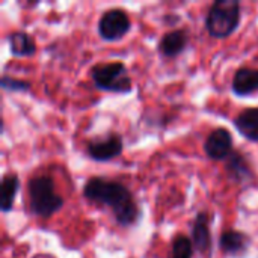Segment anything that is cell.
<instances>
[{"label": "cell", "instance_id": "cell-11", "mask_svg": "<svg viewBox=\"0 0 258 258\" xmlns=\"http://www.w3.org/2000/svg\"><path fill=\"white\" fill-rule=\"evenodd\" d=\"M251 245L249 237L245 233L236 231V230H228L222 233L219 246L221 249L228 254V255H243Z\"/></svg>", "mask_w": 258, "mask_h": 258}, {"label": "cell", "instance_id": "cell-5", "mask_svg": "<svg viewBox=\"0 0 258 258\" xmlns=\"http://www.w3.org/2000/svg\"><path fill=\"white\" fill-rule=\"evenodd\" d=\"M132 29V21L124 9L113 8L106 11L98 21V35L104 41H118Z\"/></svg>", "mask_w": 258, "mask_h": 258}, {"label": "cell", "instance_id": "cell-10", "mask_svg": "<svg viewBox=\"0 0 258 258\" xmlns=\"http://www.w3.org/2000/svg\"><path fill=\"white\" fill-rule=\"evenodd\" d=\"M189 44V36L184 29H175L168 32L159 42V51L166 57H177Z\"/></svg>", "mask_w": 258, "mask_h": 258}, {"label": "cell", "instance_id": "cell-9", "mask_svg": "<svg viewBox=\"0 0 258 258\" xmlns=\"http://www.w3.org/2000/svg\"><path fill=\"white\" fill-rule=\"evenodd\" d=\"M231 88L239 97H248L258 92V68H239L233 77Z\"/></svg>", "mask_w": 258, "mask_h": 258}, {"label": "cell", "instance_id": "cell-4", "mask_svg": "<svg viewBox=\"0 0 258 258\" xmlns=\"http://www.w3.org/2000/svg\"><path fill=\"white\" fill-rule=\"evenodd\" d=\"M91 77L94 85L101 91L127 94L133 89L132 77L122 62L98 63L92 68Z\"/></svg>", "mask_w": 258, "mask_h": 258}, {"label": "cell", "instance_id": "cell-14", "mask_svg": "<svg viewBox=\"0 0 258 258\" xmlns=\"http://www.w3.org/2000/svg\"><path fill=\"white\" fill-rule=\"evenodd\" d=\"M20 189V180L15 174H8L2 180V201H0V209L2 212H9L14 207L15 197Z\"/></svg>", "mask_w": 258, "mask_h": 258}, {"label": "cell", "instance_id": "cell-6", "mask_svg": "<svg viewBox=\"0 0 258 258\" xmlns=\"http://www.w3.org/2000/svg\"><path fill=\"white\" fill-rule=\"evenodd\" d=\"M124 150L122 138L116 133H110L103 139H94L88 144L86 151L91 159L97 162H109L118 157Z\"/></svg>", "mask_w": 258, "mask_h": 258}, {"label": "cell", "instance_id": "cell-12", "mask_svg": "<svg viewBox=\"0 0 258 258\" xmlns=\"http://www.w3.org/2000/svg\"><path fill=\"white\" fill-rule=\"evenodd\" d=\"M234 125L246 139L258 142V107H248L242 110L236 116Z\"/></svg>", "mask_w": 258, "mask_h": 258}, {"label": "cell", "instance_id": "cell-1", "mask_svg": "<svg viewBox=\"0 0 258 258\" xmlns=\"http://www.w3.org/2000/svg\"><path fill=\"white\" fill-rule=\"evenodd\" d=\"M83 197L94 204L109 207L121 227H130L141 218V209L132 192L119 181L92 177L83 186Z\"/></svg>", "mask_w": 258, "mask_h": 258}, {"label": "cell", "instance_id": "cell-17", "mask_svg": "<svg viewBox=\"0 0 258 258\" xmlns=\"http://www.w3.org/2000/svg\"><path fill=\"white\" fill-rule=\"evenodd\" d=\"M2 86H3L5 89H9V91H27V89H29V83H27V82L17 80V79L8 77V76H3V79H2Z\"/></svg>", "mask_w": 258, "mask_h": 258}, {"label": "cell", "instance_id": "cell-13", "mask_svg": "<svg viewBox=\"0 0 258 258\" xmlns=\"http://www.w3.org/2000/svg\"><path fill=\"white\" fill-rule=\"evenodd\" d=\"M9 50L17 57H30L36 53V44L33 38L26 32H12L8 35Z\"/></svg>", "mask_w": 258, "mask_h": 258}, {"label": "cell", "instance_id": "cell-7", "mask_svg": "<svg viewBox=\"0 0 258 258\" xmlns=\"http://www.w3.org/2000/svg\"><path fill=\"white\" fill-rule=\"evenodd\" d=\"M204 151L212 160H225L231 157L233 154L231 133L224 127L213 130L204 142Z\"/></svg>", "mask_w": 258, "mask_h": 258}, {"label": "cell", "instance_id": "cell-15", "mask_svg": "<svg viewBox=\"0 0 258 258\" xmlns=\"http://www.w3.org/2000/svg\"><path fill=\"white\" fill-rule=\"evenodd\" d=\"M227 169H228V174L236 181H245L246 178H249L252 175L249 166L245 162V159L240 154H237V153L231 154V157H230V160L227 163Z\"/></svg>", "mask_w": 258, "mask_h": 258}, {"label": "cell", "instance_id": "cell-2", "mask_svg": "<svg viewBox=\"0 0 258 258\" xmlns=\"http://www.w3.org/2000/svg\"><path fill=\"white\" fill-rule=\"evenodd\" d=\"M27 194L32 213L42 219L53 216L63 206V198L56 194L54 181L48 175L33 177L27 184Z\"/></svg>", "mask_w": 258, "mask_h": 258}, {"label": "cell", "instance_id": "cell-8", "mask_svg": "<svg viewBox=\"0 0 258 258\" xmlns=\"http://www.w3.org/2000/svg\"><path fill=\"white\" fill-rule=\"evenodd\" d=\"M210 218L206 212L197 215L192 225V243L203 255L210 254L212 251V234H210Z\"/></svg>", "mask_w": 258, "mask_h": 258}, {"label": "cell", "instance_id": "cell-3", "mask_svg": "<svg viewBox=\"0 0 258 258\" xmlns=\"http://www.w3.org/2000/svg\"><path fill=\"white\" fill-rule=\"evenodd\" d=\"M240 23V3L237 0H219L212 5L206 18V27L213 38L231 36Z\"/></svg>", "mask_w": 258, "mask_h": 258}, {"label": "cell", "instance_id": "cell-16", "mask_svg": "<svg viewBox=\"0 0 258 258\" xmlns=\"http://www.w3.org/2000/svg\"><path fill=\"white\" fill-rule=\"evenodd\" d=\"M172 258H192L194 257V243L187 236H177L171 248Z\"/></svg>", "mask_w": 258, "mask_h": 258}]
</instances>
